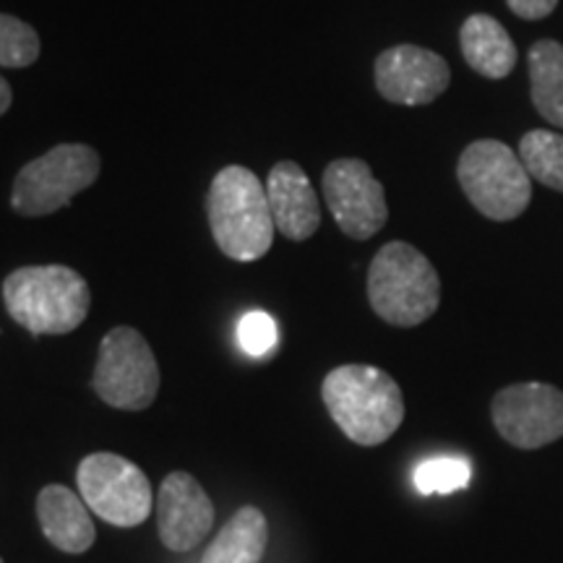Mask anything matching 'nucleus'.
I'll list each match as a JSON object with an SVG mask.
<instances>
[{
    "instance_id": "obj_1",
    "label": "nucleus",
    "mask_w": 563,
    "mask_h": 563,
    "mask_svg": "<svg viewBox=\"0 0 563 563\" xmlns=\"http://www.w3.org/2000/svg\"><path fill=\"white\" fill-rule=\"evenodd\" d=\"M321 397L340 431L357 446L389 441L405 420L402 389L376 365H340L323 378Z\"/></svg>"
},
{
    "instance_id": "obj_2",
    "label": "nucleus",
    "mask_w": 563,
    "mask_h": 563,
    "mask_svg": "<svg viewBox=\"0 0 563 563\" xmlns=\"http://www.w3.org/2000/svg\"><path fill=\"white\" fill-rule=\"evenodd\" d=\"M209 228L217 249L235 262H258L274 243V217L266 186L243 165L214 175L207 196Z\"/></svg>"
},
{
    "instance_id": "obj_3",
    "label": "nucleus",
    "mask_w": 563,
    "mask_h": 563,
    "mask_svg": "<svg viewBox=\"0 0 563 563\" xmlns=\"http://www.w3.org/2000/svg\"><path fill=\"white\" fill-rule=\"evenodd\" d=\"M3 302L26 332L60 336L87 321L91 292L87 279L70 266H21L3 282Z\"/></svg>"
},
{
    "instance_id": "obj_4",
    "label": "nucleus",
    "mask_w": 563,
    "mask_h": 563,
    "mask_svg": "<svg viewBox=\"0 0 563 563\" xmlns=\"http://www.w3.org/2000/svg\"><path fill=\"white\" fill-rule=\"evenodd\" d=\"M368 300L378 319L391 327H418L439 311V272L415 245L386 243L371 262Z\"/></svg>"
},
{
    "instance_id": "obj_5",
    "label": "nucleus",
    "mask_w": 563,
    "mask_h": 563,
    "mask_svg": "<svg viewBox=\"0 0 563 563\" xmlns=\"http://www.w3.org/2000/svg\"><path fill=\"white\" fill-rule=\"evenodd\" d=\"M456 178L470 203L496 222L517 220L532 201V178L511 146L496 139L473 141L462 152Z\"/></svg>"
},
{
    "instance_id": "obj_6",
    "label": "nucleus",
    "mask_w": 563,
    "mask_h": 563,
    "mask_svg": "<svg viewBox=\"0 0 563 563\" xmlns=\"http://www.w3.org/2000/svg\"><path fill=\"white\" fill-rule=\"evenodd\" d=\"M97 178L100 154L87 144H58L21 167L13 180L11 207L21 217L55 214Z\"/></svg>"
},
{
    "instance_id": "obj_7",
    "label": "nucleus",
    "mask_w": 563,
    "mask_h": 563,
    "mask_svg": "<svg viewBox=\"0 0 563 563\" xmlns=\"http://www.w3.org/2000/svg\"><path fill=\"white\" fill-rule=\"evenodd\" d=\"M157 357L144 340V334L131 327H115L104 334L97 355L95 386L97 397L115 410H146L159 394Z\"/></svg>"
},
{
    "instance_id": "obj_8",
    "label": "nucleus",
    "mask_w": 563,
    "mask_h": 563,
    "mask_svg": "<svg viewBox=\"0 0 563 563\" xmlns=\"http://www.w3.org/2000/svg\"><path fill=\"white\" fill-rule=\"evenodd\" d=\"M76 488L91 514L112 527H139L154 509V490L144 470L121 454L84 456L76 470Z\"/></svg>"
},
{
    "instance_id": "obj_9",
    "label": "nucleus",
    "mask_w": 563,
    "mask_h": 563,
    "mask_svg": "<svg viewBox=\"0 0 563 563\" xmlns=\"http://www.w3.org/2000/svg\"><path fill=\"white\" fill-rule=\"evenodd\" d=\"M323 199L336 228L352 241H368L389 220L384 186L363 159H334L323 170Z\"/></svg>"
},
{
    "instance_id": "obj_10",
    "label": "nucleus",
    "mask_w": 563,
    "mask_h": 563,
    "mask_svg": "<svg viewBox=\"0 0 563 563\" xmlns=\"http://www.w3.org/2000/svg\"><path fill=\"white\" fill-rule=\"evenodd\" d=\"M493 426L517 449H540L563 435V391L551 384H514L493 397Z\"/></svg>"
},
{
    "instance_id": "obj_11",
    "label": "nucleus",
    "mask_w": 563,
    "mask_h": 563,
    "mask_svg": "<svg viewBox=\"0 0 563 563\" xmlns=\"http://www.w3.org/2000/svg\"><path fill=\"white\" fill-rule=\"evenodd\" d=\"M376 89L394 104H428L452 81L449 63L439 53L418 45H397L376 58Z\"/></svg>"
},
{
    "instance_id": "obj_12",
    "label": "nucleus",
    "mask_w": 563,
    "mask_h": 563,
    "mask_svg": "<svg viewBox=\"0 0 563 563\" xmlns=\"http://www.w3.org/2000/svg\"><path fill=\"white\" fill-rule=\"evenodd\" d=\"M214 504L188 473H170L159 485L157 532L167 551L186 553L207 540L214 527Z\"/></svg>"
},
{
    "instance_id": "obj_13",
    "label": "nucleus",
    "mask_w": 563,
    "mask_h": 563,
    "mask_svg": "<svg viewBox=\"0 0 563 563\" xmlns=\"http://www.w3.org/2000/svg\"><path fill=\"white\" fill-rule=\"evenodd\" d=\"M266 199L274 217V228L287 241H308L321 224L319 194L302 173L298 162H277L266 178Z\"/></svg>"
},
{
    "instance_id": "obj_14",
    "label": "nucleus",
    "mask_w": 563,
    "mask_h": 563,
    "mask_svg": "<svg viewBox=\"0 0 563 563\" xmlns=\"http://www.w3.org/2000/svg\"><path fill=\"white\" fill-rule=\"evenodd\" d=\"M37 519L42 532L63 553H87L97 540L91 509L66 485H45L37 496Z\"/></svg>"
},
{
    "instance_id": "obj_15",
    "label": "nucleus",
    "mask_w": 563,
    "mask_h": 563,
    "mask_svg": "<svg viewBox=\"0 0 563 563\" xmlns=\"http://www.w3.org/2000/svg\"><path fill=\"white\" fill-rule=\"evenodd\" d=\"M460 47L467 66L485 79H506L517 66V45L498 19L475 13L462 24Z\"/></svg>"
},
{
    "instance_id": "obj_16",
    "label": "nucleus",
    "mask_w": 563,
    "mask_h": 563,
    "mask_svg": "<svg viewBox=\"0 0 563 563\" xmlns=\"http://www.w3.org/2000/svg\"><path fill=\"white\" fill-rule=\"evenodd\" d=\"M269 543V522L258 506H243L207 548L201 563H262Z\"/></svg>"
},
{
    "instance_id": "obj_17",
    "label": "nucleus",
    "mask_w": 563,
    "mask_h": 563,
    "mask_svg": "<svg viewBox=\"0 0 563 563\" xmlns=\"http://www.w3.org/2000/svg\"><path fill=\"white\" fill-rule=\"evenodd\" d=\"M534 110L548 123L563 129V45L555 40L534 42L527 53Z\"/></svg>"
},
{
    "instance_id": "obj_18",
    "label": "nucleus",
    "mask_w": 563,
    "mask_h": 563,
    "mask_svg": "<svg viewBox=\"0 0 563 563\" xmlns=\"http://www.w3.org/2000/svg\"><path fill=\"white\" fill-rule=\"evenodd\" d=\"M519 159L532 180L563 194V136L555 131H530L519 141Z\"/></svg>"
},
{
    "instance_id": "obj_19",
    "label": "nucleus",
    "mask_w": 563,
    "mask_h": 563,
    "mask_svg": "<svg viewBox=\"0 0 563 563\" xmlns=\"http://www.w3.org/2000/svg\"><path fill=\"white\" fill-rule=\"evenodd\" d=\"M473 481V467L464 456H431V460L420 462L412 473V483L422 496H433V493H454L464 490Z\"/></svg>"
},
{
    "instance_id": "obj_20",
    "label": "nucleus",
    "mask_w": 563,
    "mask_h": 563,
    "mask_svg": "<svg viewBox=\"0 0 563 563\" xmlns=\"http://www.w3.org/2000/svg\"><path fill=\"white\" fill-rule=\"evenodd\" d=\"M40 34L34 26L0 13V68H26L40 58Z\"/></svg>"
},
{
    "instance_id": "obj_21",
    "label": "nucleus",
    "mask_w": 563,
    "mask_h": 563,
    "mask_svg": "<svg viewBox=\"0 0 563 563\" xmlns=\"http://www.w3.org/2000/svg\"><path fill=\"white\" fill-rule=\"evenodd\" d=\"M238 340L241 347L253 357H264L277 347V323L269 313L251 311L238 323Z\"/></svg>"
},
{
    "instance_id": "obj_22",
    "label": "nucleus",
    "mask_w": 563,
    "mask_h": 563,
    "mask_svg": "<svg viewBox=\"0 0 563 563\" xmlns=\"http://www.w3.org/2000/svg\"><path fill=\"white\" fill-rule=\"evenodd\" d=\"M506 5H509L511 13H517L519 19L538 21L551 16L555 5H559V0H506Z\"/></svg>"
},
{
    "instance_id": "obj_23",
    "label": "nucleus",
    "mask_w": 563,
    "mask_h": 563,
    "mask_svg": "<svg viewBox=\"0 0 563 563\" xmlns=\"http://www.w3.org/2000/svg\"><path fill=\"white\" fill-rule=\"evenodd\" d=\"M11 102H13V91L9 87V81L0 76V115H3V112L11 108Z\"/></svg>"
},
{
    "instance_id": "obj_24",
    "label": "nucleus",
    "mask_w": 563,
    "mask_h": 563,
    "mask_svg": "<svg viewBox=\"0 0 563 563\" xmlns=\"http://www.w3.org/2000/svg\"><path fill=\"white\" fill-rule=\"evenodd\" d=\"M0 563H3V559H0Z\"/></svg>"
}]
</instances>
